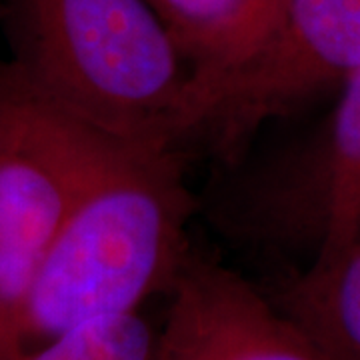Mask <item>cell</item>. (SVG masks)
Segmentation results:
<instances>
[{
	"mask_svg": "<svg viewBox=\"0 0 360 360\" xmlns=\"http://www.w3.org/2000/svg\"><path fill=\"white\" fill-rule=\"evenodd\" d=\"M179 148L122 142L80 194L26 296L20 354L172 286L193 214Z\"/></svg>",
	"mask_w": 360,
	"mask_h": 360,
	"instance_id": "obj_1",
	"label": "cell"
},
{
	"mask_svg": "<svg viewBox=\"0 0 360 360\" xmlns=\"http://www.w3.org/2000/svg\"><path fill=\"white\" fill-rule=\"evenodd\" d=\"M11 65L116 139L182 144L194 68L144 0H6Z\"/></svg>",
	"mask_w": 360,
	"mask_h": 360,
	"instance_id": "obj_2",
	"label": "cell"
},
{
	"mask_svg": "<svg viewBox=\"0 0 360 360\" xmlns=\"http://www.w3.org/2000/svg\"><path fill=\"white\" fill-rule=\"evenodd\" d=\"M0 65V360L20 356L26 296L68 214L122 144Z\"/></svg>",
	"mask_w": 360,
	"mask_h": 360,
	"instance_id": "obj_3",
	"label": "cell"
},
{
	"mask_svg": "<svg viewBox=\"0 0 360 360\" xmlns=\"http://www.w3.org/2000/svg\"><path fill=\"white\" fill-rule=\"evenodd\" d=\"M360 68V0H290L281 25L243 65L193 84L184 141L234 150L290 106Z\"/></svg>",
	"mask_w": 360,
	"mask_h": 360,
	"instance_id": "obj_4",
	"label": "cell"
},
{
	"mask_svg": "<svg viewBox=\"0 0 360 360\" xmlns=\"http://www.w3.org/2000/svg\"><path fill=\"white\" fill-rule=\"evenodd\" d=\"M234 217L262 243L309 246L314 257L359 236L360 68L342 82L321 130L250 180Z\"/></svg>",
	"mask_w": 360,
	"mask_h": 360,
	"instance_id": "obj_5",
	"label": "cell"
},
{
	"mask_svg": "<svg viewBox=\"0 0 360 360\" xmlns=\"http://www.w3.org/2000/svg\"><path fill=\"white\" fill-rule=\"evenodd\" d=\"M156 360H335L274 300L219 262L188 255Z\"/></svg>",
	"mask_w": 360,
	"mask_h": 360,
	"instance_id": "obj_6",
	"label": "cell"
},
{
	"mask_svg": "<svg viewBox=\"0 0 360 360\" xmlns=\"http://www.w3.org/2000/svg\"><path fill=\"white\" fill-rule=\"evenodd\" d=\"M276 307L335 360H360V236L284 284Z\"/></svg>",
	"mask_w": 360,
	"mask_h": 360,
	"instance_id": "obj_7",
	"label": "cell"
},
{
	"mask_svg": "<svg viewBox=\"0 0 360 360\" xmlns=\"http://www.w3.org/2000/svg\"><path fill=\"white\" fill-rule=\"evenodd\" d=\"M193 65V84L220 77L252 51L255 0H144Z\"/></svg>",
	"mask_w": 360,
	"mask_h": 360,
	"instance_id": "obj_8",
	"label": "cell"
},
{
	"mask_svg": "<svg viewBox=\"0 0 360 360\" xmlns=\"http://www.w3.org/2000/svg\"><path fill=\"white\" fill-rule=\"evenodd\" d=\"M158 336L136 310L90 319L16 360H156Z\"/></svg>",
	"mask_w": 360,
	"mask_h": 360,
	"instance_id": "obj_9",
	"label": "cell"
},
{
	"mask_svg": "<svg viewBox=\"0 0 360 360\" xmlns=\"http://www.w3.org/2000/svg\"><path fill=\"white\" fill-rule=\"evenodd\" d=\"M290 0H255V18H252V51L248 58L266 42L270 34L281 25ZM243 65V63H240ZM232 70V68H231Z\"/></svg>",
	"mask_w": 360,
	"mask_h": 360,
	"instance_id": "obj_10",
	"label": "cell"
},
{
	"mask_svg": "<svg viewBox=\"0 0 360 360\" xmlns=\"http://www.w3.org/2000/svg\"><path fill=\"white\" fill-rule=\"evenodd\" d=\"M359 236H360V232H359ZM359 236H356V238H359Z\"/></svg>",
	"mask_w": 360,
	"mask_h": 360,
	"instance_id": "obj_11",
	"label": "cell"
}]
</instances>
